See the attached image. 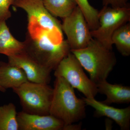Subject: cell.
<instances>
[{
  "label": "cell",
  "mask_w": 130,
  "mask_h": 130,
  "mask_svg": "<svg viewBox=\"0 0 130 130\" xmlns=\"http://www.w3.org/2000/svg\"><path fill=\"white\" fill-rule=\"evenodd\" d=\"M49 114L63 121L67 126L85 118L86 104L78 98L73 88L62 77H56Z\"/></svg>",
  "instance_id": "1"
},
{
  "label": "cell",
  "mask_w": 130,
  "mask_h": 130,
  "mask_svg": "<svg viewBox=\"0 0 130 130\" xmlns=\"http://www.w3.org/2000/svg\"><path fill=\"white\" fill-rule=\"evenodd\" d=\"M71 52L96 84L106 80L117 62L112 50L107 48L94 38L84 48Z\"/></svg>",
  "instance_id": "2"
},
{
  "label": "cell",
  "mask_w": 130,
  "mask_h": 130,
  "mask_svg": "<svg viewBox=\"0 0 130 130\" xmlns=\"http://www.w3.org/2000/svg\"><path fill=\"white\" fill-rule=\"evenodd\" d=\"M24 43V52L36 62L52 71L55 70L61 61L71 52L67 41L55 43L46 32L27 33Z\"/></svg>",
  "instance_id": "3"
},
{
  "label": "cell",
  "mask_w": 130,
  "mask_h": 130,
  "mask_svg": "<svg viewBox=\"0 0 130 130\" xmlns=\"http://www.w3.org/2000/svg\"><path fill=\"white\" fill-rule=\"evenodd\" d=\"M13 6L27 13L28 30L30 33L45 31L55 43L63 41L61 24L46 9L43 0H14Z\"/></svg>",
  "instance_id": "4"
},
{
  "label": "cell",
  "mask_w": 130,
  "mask_h": 130,
  "mask_svg": "<svg viewBox=\"0 0 130 130\" xmlns=\"http://www.w3.org/2000/svg\"><path fill=\"white\" fill-rule=\"evenodd\" d=\"M13 90L19 98L24 111L40 115L49 114L53 89L48 84L28 81Z\"/></svg>",
  "instance_id": "5"
},
{
  "label": "cell",
  "mask_w": 130,
  "mask_h": 130,
  "mask_svg": "<svg viewBox=\"0 0 130 130\" xmlns=\"http://www.w3.org/2000/svg\"><path fill=\"white\" fill-rule=\"evenodd\" d=\"M55 77H62L73 88L87 98H95L98 93L96 84L89 78L75 55L70 52L55 68Z\"/></svg>",
  "instance_id": "6"
},
{
  "label": "cell",
  "mask_w": 130,
  "mask_h": 130,
  "mask_svg": "<svg viewBox=\"0 0 130 130\" xmlns=\"http://www.w3.org/2000/svg\"><path fill=\"white\" fill-rule=\"evenodd\" d=\"M98 19L99 26L91 30V36L107 48L112 50L111 38L113 32L130 21L129 6L113 8L103 6L99 12Z\"/></svg>",
  "instance_id": "7"
},
{
  "label": "cell",
  "mask_w": 130,
  "mask_h": 130,
  "mask_svg": "<svg viewBox=\"0 0 130 130\" xmlns=\"http://www.w3.org/2000/svg\"><path fill=\"white\" fill-rule=\"evenodd\" d=\"M61 29L67 37L71 51L86 47L93 38L82 11L78 6L70 16L63 19Z\"/></svg>",
  "instance_id": "8"
},
{
  "label": "cell",
  "mask_w": 130,
  "mask_h": 130,
  "mask_svg": "<svg viewBox=\"0 0 130 130\" xmlns=\"http://www.w3.org/2000/svg\"><path fill=\"white\" fill-rule=\"evenodd\" d=\"M8 57V62L24 71L28 81L46 84H48L50 81L52 70L36 62L23 51Z\"/></svg>",
  "instance_id": "9"
},
{
  "label": "cell",
  "mask_w": 130,
  "mask_h": 130,
  "mask_svg": "<svg viewBox=\"0 0 130 130\" xmlns=\"http://www.w3.org/2000/svg\"><path fill=\"white\" fill-rule=\"evenodd\" d=\"M19 129L20 130H65L63 121L50 115H40L23 111L17 113Z\"/></svg>",
  "instance_id": "10"
},
{
  "label": "cell",
  "mask_w": 130,
  "mask_h": 130,
  "mask_svg": "<svg viewBox=\"0 0 130 130\" xmlns=\"http://www.w3.org/2000/svg\"><path fill=\"white\" fill-rule=\"evenodd\" d=\"M86 105L92 107L95 110V115L97 117L106 116L114 120L122 130L129 129L130 106L124 108H118L110 106L95 98H83Z\"/></svg>",
  "instance_id": "11"
},
{
  "label": "cell",
  "mask_w": 130,
  "mask_h": 130,
  "mask_svg": "<svg viewBox=\"0 0 130 130\" xmlns=\"http://www.w3.org/2000/svg\"><path fill=\"white\" fill-rule=\"evenodd\" d=\"M98 93L106 96L102 102L107 105L112 103H128L130 102V88L121 84H112L104 80L96 84Z\"/></svg>",
  "instance_id": "12"
},
{
  "label": "cell",
  "mask_w": 130,
  "mask_h": 130,
  "mask_svg": "<svg viewBox=\"0 0 130 130\" xmlns=\"http://www.w3.org/2000/svg\"><path fill=\"white\" fill-rule=\"evenodd\" d=\"M28 81L21 68L9 62H0V86L3 89L17 88Z\"/></svg>",
  "instance_id": "13"
},
{
  "label": "cell",
  "mask_w": 130,
  "mask_h": 130,
  "mask_svg": "<svg viewBox=\"0 0 130 130\" xmlns=\"http://www.w3.org/2000/svg\"><path fill=\"white\" fill-rule=\"evenodd\" d=\"M24 42H20L12 36L7 25L6 21L0 22V54L8 57L23 52Z\"/></svg>",
  "instance_id": "14"
},
{
  "label": "cell",
  "mask_w": 130,
  "mask_h": 130,
  "mask_svg": "<svg viewBox=\"0 0 130 130\" xmlns=\"http://www.w3.org/2000/svg\"><path fill=\"white\" fill-rule=\"evenodd\" d=\"M43 2L52 16L63 19L70 16L77 6L75 0H43Z\"/></svg>",
  "instance_id": "15"
},
{
  "label": "cell",
  "mask_w": 130,
  "mask_h": 130,
  "mask_svg": "<svg viewBox=\"0 0 130 130\" xmlns=\"http://www.w3.org/2000/svg\"><path fill=\"white\" fill-rule=\"evenodd\" d=\"M112 44L123 56L130 55V23H127L118 28L112 36Z\"/></svg>",
  "instance_id": "16"
},
{
  "label": "cell",
  "mask_w": 130,
  "mask_h": 130,
  "mask_svg": "<svg viewBox=\"0 0 130 130\" xmlns=\"http://www.w3.org/2000/svg\"><path fill=\"white\" fill-rule=\"evenodd\" d=\"M17 113L13 103L0 106V130H18Z\"/></svg>",
  "instance_id": "17"
},
{
  "label": "cell",
  "mask_w": 130,
  "mask_h": 130,
  "mask_svg": "<svg viewBox=\"0 0 130 130\" xmlns=\"http://www.w3.org/2000/svg\"><path fill=\"white\" fill-rule=\"evenodd\" d=\"M82 11L91 30H95L99 26V12L91 6L88 0H75Z\"/></svg>",
  "instance_id": "18"
},
{
  "label": "cell",
  "mask_w": 130,
  "mask_h": 130,
  "mask_svg": "<svg viewBox=\"0 0 130 130\" xmlns=\"http://www.w3.org/2000/svg\"><path fill=\"white\" fill-rule=\"evenodd\" d=\"M13 1L14 0H0V14L5 21L11 16L9 8L12 5Z\"/></svg>",
  "instance_id": "19"
},
{
  "label": "cell",
  "mask_w": 130,
  "mask_h": 130,
  "mask_svg": "<svg viewBox=\"0 0 130 130\" xmlns=\"http://www.w3.org/2000/svg\"><path fill=\"white\" fill-rule=\"evenodd\" d=\"M129 0H103V6H109L113 8L122 7L129 5Z\"/></svg>",
  "instance_id": "20"
},
{
  "label": "cell",
  "mask_w": 130,
  "mask_h": 130,
  "mask_svg": "<svg viewBox=\"0 0 130 130\" xmlns=\"http://www.w3.org/2000/svg\"><path fill=\"white\" fill-rule=\"evenodd\" d=\"M6 91V90L3 89V88H2V87H1V86H0V91H2V92H5Z\"/></svg>",
  "instance_id": "21"
},
{
  "label": "cell",
  "mask_w": 130,
  "mask_h": 130,
  "mask_svg": "<svg viewBox=\"0 0 130 130\" xmlns=\"http://www.w3.org/2000/svg\"><path fill=\"white\" fill-rule=\"evenodd\" d=\"M3 20H4L3 19L2 17L1 16V14H0V22H1V21H3Z\"/></svg>",
  "instance_id": "22"
}]
</instances>
